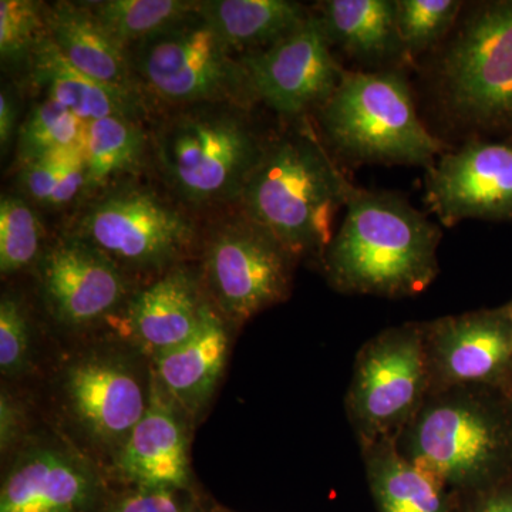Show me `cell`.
Returning <instances> with one entry per match:
<instances>
[{
  "label": "cell",
  "instance_id": "6da1fadb",
  "mask_svg": "<svg viewBox=\"0 0 512 512\" xmlns=\"http://www.w3.org/2000/svg\"><path fill=\"white\" fill-rule=\"evenodd\" d=\"M339 231L323 255L330 284L342 292L413 296L439 274V225L397 192L355 187Z\"/></svg>",
  "mask_w": 512,
  "mask_h": 512
},
{
  "label": "cell",
  "instance_id": "7a4b0ae2",
  "mask_svg": "<svg viewBox=\"0 0 512 512\" xmlns=\"http://www.w3.org/2000/svg\"><path fill=\"white\" fill-rule=\"evenodd\" d=\"M353 184L329 156L308 120L269 138L238 202L296 259L323 258Z\"/></svg>",
  "mask_w": 512,
  "mask_h": 512
},
{
  "label": "cell",
  "instance_id": "3957f363",
  "mask_svg": "<svg viewBox=\"0 0 512 512\" xmlns=\"http://www.w3.org/2000/svg\"><path fill=\"white\" fill-rule=\"evenodd\" d=\"M249 110L234 103L195 104L161 121L153 137L158 170L185 205H238L271 138Z\"/></svg>",
  "mask_w": 512,
  "mask_h": 512
},
{
  "label": "cell",
  "instance_id": "277c9868",
  "mask_svg": "<svg viewBox=\"0 0 512 512\" xmlns=\"http://www.w3.org/2000/svg\"><path fill=\"white\" fill-rule=\"evenodd\" d=\"M329 146L353 164L430 168L447 151L417 114L402 70H343L338 87L316 113Z\"/></svg>",
  "mask_w": 512,
  "mask_h": 512
},
{
  "label": "cell",
  "instance_id": "5b68a950",
  "mask_svg": "<svg viewBox=\"0 0 512 512\" xmlns=\"http://www.w3.org/2000/svg\"><path fill=\"white\" fill-rule=\"evenodd\" d=\"M69 234L109 256L128 276H160L200 245L197 222L148 185L127 180L84 202Z\"/></svg>",
  "mask_w": 512,
  "mask_h": 512
},
{
  "label": "cell",
  "instance_id": "8992f818",
  "mask_svg": "<svg viewBox=\"0 0 512 512\" xmlns=\"http://www.w3.org/2000/svg\"><path fill=\"white\" fill-rule=\"evenodd\" d=\"M441 107L460 126L512 131V0L474 6L434 69Z\"/></svg>",
  "mask_w": 512,
  "mask_h": 512
},
{
  "label": "cell",
  "instance_id": "52a82bcc",
  "mask_svg": "<svg viewBox=\"0 0 512 512\" xmlns=\"http://www.w3.org/2000/svg\"><path fill=\"white\" fill-rule=\"evenodd\" d=\"M128 56L144 96L168 106L256 103L241 60L198 9L128 47Z\"/></svg>",
  "mask_w": 512,
  "mask_h": 512
},
{
  "label": "cell",
  "instance_id": "ba28073f",
  "mask_svg": "<svg viewBox=\"0 0 512 512\" xmlns=\"http://www.w3.org/2000/svg\"><path fill=\"white\" fill-rule=\"evenodd\" d=\"M143 357L131 346H99L72 357L60 372L64 413L97 453L116 456L147 412L153 369Z\"/></svg>",
  "mask_w": 512,
  "mask_h": 512
},
{
  "label": "cell",
  "instance_id": "9c48e42d",
  "mask_svg": "<svg viewBox=\"0 0 512 512\" xmlns=\"http://www.w3.org/2000/svg\"><path fill=\"white\" fill-rule=\"evenodd\" d=\"M295 259L268 229L238 210L202 241L200 278L222 318L241 325L286 299Z\"/></svg>",
  "mask_w": 512,
  "mask_h": 512
},
{
  "label": "cell",
  "instance_id": "30bf717a",
  "mask_svg": "<svg viewBox=\"0 0 512 512\" xmlns=\"http://www.w3.org/2000/svg\"><path fill=\"white\" fill-rule=\"evenodd\" d=\"M424 339L417 326L390 329L360 353L349 402L370 443L399 429L416 412L429 375Z\"/></svg>",
  "mask_w": 512,
  "mask_h": 512
},
{
  "label": "cell",
  "instance_id": "8fae6325",
  "mask_svg": "<svg viewBox=\"0 0 512 512\" xmlns=\"http://www.w3.org/2000/svg\"><path fill=\"white\" fill-rule=\"evenodd\" d=\"M99 466L69 441L29 437L13 454L0 512H97L109 497Z\"/></svg>",
  "mask_w": 512,
  "mask_h": 512
},
{
  "label": "cell",
  "instance_id": "7c38bea8",
  "mask_svg": "<svg viewBox=\"0 0 512 512\" xmlns=\"http://www.w3.org/2000/svg\"><path fill=\"white\" fill-rule=\"evenodd\" d=\"M318 16L311 15L276 45L239 56L256 103L298 123L318 113L340 82L343 67L332 53Z\"/></svg>",
  "mask_w": 512,
  "mask_h": 512
},
{
  "label": "cell",
  "instance_id": "4fadbf2b",
  "mask_svg": "<svg viewBox=\"0 0 512 512\" xmlns=\"http://www.w3.org/2000/svg\"><path fill=\"white\" fill-rule=\"evenodd\" d=\"M36 268L45 308L66 329L109 319L131 296L126 272L69 232L45 249Z\"/></svg>",
  "mask_w": 512,
  "mask_h": 512
},
{
  "label": "cell",
  "instance_id": "5bb4252c",
  "mask_svg": "<svg viewBox=\"0 0 512 512\" xmlns=\"http://www.w3.org/2000/svg\"><path fill=\"white\" fill-rule=\"evenodd\" d=\"M424 202L446 227L512 221V143L470 140L427 168Z\"/></svg>",
  "mask_w": 512,
  "mask_h": 512
},
{
  "label": "cell",
  "instance_id": "9a60e30c",
  "mask_svg": "<svg viewBox=\"0 0 512 512\" xmlns=\"http://www.w3.org/2000/svg\"><path fill=\"white\" fill-rule=\"evenodd\" d=\"M410 450V461L441 484L468 483L493 466L500 439L493 420L476 404L448 402L421 414Z\"/></svg>",
  "mask_w": 512,
  "mask_h": 512
},
{
  "label": "cell",
  "instance_id": "2e32d148",
  "mask_svg": "<svg viewBox=\"0 0 512 512\" xmlns=\"http://www.w3.org/2000/svg\"><path fill=\"white\" fill-rule=\"evenodd\" d=\"M188 419L153 375L143 419L111 458V473L124 487H192Z\"/></svg>",
  "mask_w": 512,
  "mask_h": 512
},
{
  "label": "cell",
  "instance_id": "e0dca14e",
  "mask_svg": "<svg viewBox=\"0 0 512 512\" xmlns=\"http://www.w3.org/2000/svg\"><path fill=\"white\" fill-rule=\"evenodd\" d=\"M200 274L185 264L133 293L123 308L124 335L148 359L194 335L210 308Z\"/></svg>",
  "mask_w": 512,
  "mask_h": 512
},
{
  "label": "cell",
  "instance_id": "ac0fdd59",
  "mask_svg": "<svg viewBox=\"0 0 512 512\" xmlns=\"http://www.w3.org/2000/svg\"><path fill=\"white\" fill-rule=\"evenodd\" d=\"M434 363L447 382H483L512 356V323L507 309L466 313L430 325Z\"/></svg>",
  "mask_w": 512,
  "mask_h": 512
},
{
  "label": "cell",
  "instance_id": "d6986e66",
  "mask_svg": "<svg viewBox=\"0 0 512 512\" xmlns=\"http://www.w3.org/2000/svg\"><path fill=\"white\" fill-rule=\"evenodd\" d=\"M227 323L210 305L191 338L151 360L157 383L190 420L200 419L207 410L224 373L229 350Z\"/></svg>",
  "mask_w": 512,
  "mask_h": 512
},
{
  "label": "cell",
  "instance_id": "ffe728a7",
  "mask_svg": "<svg viewBox=\"0 0 512 512\" xmlns=\"http://www.w3.org/2000/svg\"><path fill=\"white\" fill-rule=\"evenodd\" d=\"M47 36L73 66L93 79L146 101L126 47L103 28L86 2L47 3Z\"/></svg>",
  "mask_w": 512,
  "mask_h": 512
},
{
  "label": "cell",
  "instance_id": "44dd1931",
  "mask_svg": "<svg viewBox=\"0 0 512 512\" xmlns=\"http://www.w3.org/2000/svg\"><path fill=\"white\" fill-rule=\"evenodd\" d=\"M26 69L30 84L42 92L43 99L56 101L87 124L114 116L140 120L146 113L143 100L113 89L73 66L49 36L36 47Z\"/></svg>",
  "mask_w": 512,
  "mask_h": 512
},
{
  "label": "cell",
  "instance_id": "7402d4cb",
  "mask_svg": "<svg viewBox=\"0 0 512 512\" xmlns=\"http://www.w3.org/2000/svg\"><path fill=\"white\" fill-rule=\"evenodd\" d=\"M318 18L332 47L357 62H406L396 25V0H325Z\"/></svg>",
  "mask_w": 512,
  "mask_h": 512
},
{
  "label": "cell",
  "instance_id": "603a6c76",
  "mask_svg": "<svg viewBox=\"0 0 512 512\" xmlns=\"http://www.w3.org/2000/svg\"><path fill=\"white\" fill-rule=\"evenodd\" d=\"M198 10L239 56L276 45L312 15L291 0H200Z\"/></svg>",
  "mask_w": 512,
  "mask_h": 512
},
{
  "label": "cell",
  "instance_id": "cb8c5ba5",
  "mask_svg": "<svg viewBox=\"0 0 512 512\" xmlns=\"http://www.w3.org/2000/svg\"><path fill=\"white\" fill-rule=\"evenodd\" d=\"M147 146V134L140 120L114 116L89 123L84 200L130 180L128 177L143 165Z\"/></svg>",
  "mask_w": 512,
  "mask_h": 512
},
{
  "label": "cell",
  "instance_id": "d4e9b609",
  "mask_svg": "<svg viewBox=\"0 0 512 512\" xmlns=\"http://www.w3.org/2000/svg\"><path fill=\"white\" fill-rule=\"evenodd\" d=\"M369 466L383 512H446L440 481L393 448L380 447Z\"/></svg>",
  "mask_w": 512,
  "mask_h": 512
},
{
  "label": "cell",
  "instance_id": "484cf974",
  "mask_svg": "<svg viewBox=\"0 0 512 512\" xmlns=\"http://www.w3.org/2000/svg\"><path fill=\"white\" fill-rule=\"evenodd\" d=\"M89 124L56 101L42 99L29 111L16 136L19 167L67 151L86 150Z\"/></svg>",
  "mask_w": 512,
  "mask_h": 512
},
{
  "label": "cell",
  "instance_id": "4316f807",
  "mask_svg": "<svg viewBox=\"0 0 512 512\" xmlns=\"http://www.w3.org/2000/svg\"><path fill=\"white\" fill-rule=\"evenodd\" d=\"M103 28L121 46L156 35L200 6L198 0H101L86 2Z\"/></svg>",
  "mask_w": 512,
  "mask_h": 512
},
{
  "label": "cell",
  "instance_id": "83f0119b",
  "mask_svg": "<svg viewBox=\"0 0 512 512\" xmlns=\"http://www.w3.org/2000/svg\"><path fill=\"white\" fill-rule=\"evenodd\" d=\"M86 150L67 151L19 167V185L32 204L59 208L84 200Z\"/></svg>",
  "mask_w": 512,
  "mask_h": 512
},
{
  "label": "cell",
  "instance_id": "f1b7e54d",
  "mask_svg": "<svg viewBox=\"0 0 512 512\" xmlns=\"http://www.w3.org/2000/svg\"><path fill=\"white\" fill-rule=\"evenodd\" d=\"M45 228L32 202L19 195L0 198V272L15 275L37 265L43 255Z\"/></svg>",
  "mask_w": 512,
  "mask_h": 512
},
{
  "label": "cell",
  "instance_id": "f546056e",
  "mask_svg": "<svg viewBox=\"0 0 512 512\" xmlns=\"http://www.w3.org/2000/svg\"><path fill=\"white\" fill-rule=\"evenodd\" d=\"M460 0H396V25L407 60L423 55L453 32L460 20Z\"/></svg>",
  "mask_w": 512,
  "mask_h": 512
},
{
  "label": "cell",
  "instance_id": "4dcf8cb0",
  "mask_svg": "<svg viewBox=\"0 0 512 512\" xmlns=\"http://www.w3.org/2000/svg\"><path fill=\"white\" fill-rule=\"evenodd\" d=\"M47 3L37 0L0 2V57L6 66L28 64L47 36Z\"/></svg>",
  "mask_w": 512,
  "mask_h": 512
},
{
  "label": "cell",
  "instance_id": "1f68e13d",
  "mask_svg": "<svg viewBox=\"0 0 512 512\" xmlns=\"http://www.w3.org/2000/svg\"><path fill=\"white\" fill-rule=\"evenodd\" d=\"M32 362V335L23 303L13 293L0 299V372L6 379L28 373Z\"/></svg>",
  "mask_w": 512,
  "mask_h": 512
},
{
  "label": "cell",
  "instance_id": "d6a6232c",
  "mask_svg": "<svg viewBox=\"0 0 512 512\" xmlns=\"http://www.w3.org/2000/svg\"><path fill=\"white\" fill-rule=\"evenodd\" d=\"M194 488L124 487L110 493L97 512H210Z\"/></svg>",
  "mask_w": 512,
  "mask_h": 512
},
{
  "label": "cell",
  "instance_id": "836d02e7",
  "mask_svg": "<svg viewBox=\"0 0 512 512\" xmlns=\"http://www.w3.org/2000/svg\"><path fill=\"white\" fill-rule=\"evenodd\" d=\"M28 412L18 397L3 387L0 393V450L15 454L28 437Z\"/></svg>",
  "mask_w": 512,
  "mask_h": 512
},
{
  "label": "cell",
  "instance_id": "e575fe53",
  "mask_svg": "<svg viewBox=\"0 0 512 512\" xmlns=\"http://www.w3.org/2000/svg\"><path fill=\"white\" fill-rule=\"evenodd\" d=\"M18 107L12 94L6 87H3L0 93V146H2V154L8 153L12 141L16 134V126H18Z\"/></svg>",
  "mask_w": 512,
  "mask_h": 512
},
{
  "label": "cell",
  "instance_id": "d590c367",
  "mask_svg": "<svg viewBox=\"0 0 512 512\" xmlns=\"http://www.w3.org/2000/svg\"><path fill=\"white\" fill-rule=\"evenodd\" d=\"M477 512H512V498H494L485 503Z\"/></svg>",
  "mask_w": 512,
  "mask_h": 512
},
{
  "label": "cell",
  "instance_id": "8d00e7d4",
  "mask_svg": "<svg viewBox=\"0 0 512 512\" xmlns=\"http://www.w3.org/2000/svg\"><path fill=\"white\" fill-rule=\"evenodd\" d=\"M210 512H234L231 510H228V508L221 507V505H211Z\"/></svg>",
  "mask_w": 512,
  "mask_h": 512
},
{
  "label": "cell",
  "instance_id": "74e56055",
  "mask_svg": "<svg viewBox=\"0 0 512 512\" xmlns=\"http://www.w3.org/2000/svg\"><path fill=\"white\" fill-rule=\"evenodd\" d=\"M505 309H507L508 316H510L511 323H512V302L510 303V305L505 306Z\"/></svg>",
  "mask_w": 512,
  "mask_h": 512
}]
</instances>
